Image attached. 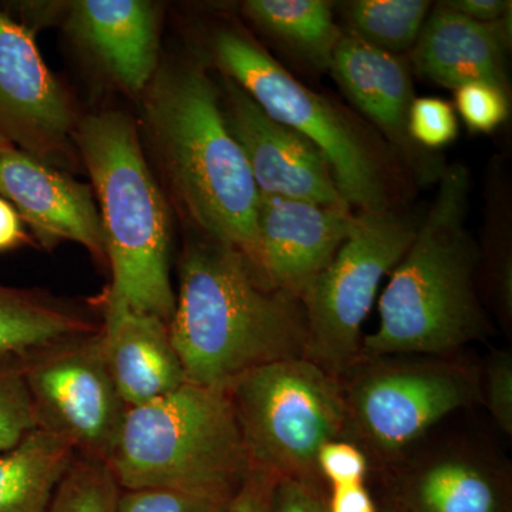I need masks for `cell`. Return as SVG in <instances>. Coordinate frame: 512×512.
Returning <instances> with one entry per match:
<instances>
[{
	"instance_id": "obj_18",
	"label": "cell",
	"mask_w": 512,
	"mask_h": 512,
	"mask_svg": "<svg viewBox=\"0 0 512 512\" xmlns=\"http://www.w3.org/2000/svg\"><path fill=\"white\" fill-rule=\"evenodd\" d=\"M510 46L511 15L480 23L439 3L421 29L412 60L421 76L447 89L484 82L508 92Z\"/></svg>"
},
{
	"instance_id": "obj_14",
	"label": "cell",
	"mask_w": 512,
	"mask_h": 512,
	"mask_svg": "<svg viewBox=\"0 0 512 512\" xmlns=\"http://www.w3.org/2000/svg\"><path fill=\"white\" fill-rule=\"evenodd\" d=\"M350 208L259 194L255 266L275 288L301 298L352 229Z\"/></svg>"
},
{
	"instance_id": "obj_26",
	"label": "cell",
	"mask_w": 512,
	"mask_h": 512,
	"mask_svg": "<svg viewBox=\"0 0 512 512\" xmlns=\"http://www.w3.org/2000/svg\"><path fill=\"white\" fill-rule=\"evenodd\" d=\"M481 406L494 426L512 439V350L494 348L480 363Z\"/></svg>"
},
{
	"instance_id": "obj_25",
	"label": "cell",
	"mask_w": 512,
	"mask_h": 512,
	"mask_svg": "<svg viewBox=\"0 0 512 512\" xmlns=\"http://www.w3.org/2000/svg\"><path fill=\"white\" fill-rule=\"evenodd\" d=\"M19 356H0V453L39 427Z\"/></svg>"
},
{
	"instance_id": "obj_37",
	"label": "cell",
	"mask_w": 512,
	"mask_h": 512,
	"mask_svg": "<svg viewBox=\"0 0 512 512\" xmlns=\"http://www.w3.org/2000/svg\"><path fill=\"white\" fill-rule=\"evenodd\" d=\"M392 512H402V511H399V510H394V508H393Z\"/></svg>"
},
{
	"instance_id": "obj_33",
	"label": "cell",
	"mask_w": 512,
	"mask_h": 512,
	"mask_svg": "<svg viewBox=\"0 0 512 512\" xmlns=\"http://www.w3.org/2000/svg\"><path fill=\"white\" fill-rule=\"evenodd\" d=\"M328 512H379L366 483L338 485L326 491Z\"/></svg>"
},
{
	"instance_id": "obj_4",
	"label": "cell",
	"mask_w": 512,
	"mask_h": 512,
	"mask_svg": "<svg viewBox=\"0 0 512 512\" xmlns=\"http://www.w3.org/2000/svg\"><path fill=\"white\" fill-rule=\"evenodd\" d=\"M73 140L99 198L111 269L107 295L170 322L175 306L170 212L133 120L120 111H101L77 124Z\"/></svg>"
},
{
	"instance_id": "obj_23",
	"label": "cell",
	"mask_w": 512,
	"mask_h": 512,
	"mask_svg": "<svg viewBox=\"0 0 512 512\" xmlns=\"http://www.w3.org/2000/svg\"><path fill=\"white\" fill-rule=\"evenodd\" d=\"M430 5L426 0H356L348 5L352 35L399 56L416 45Z\"/></svg>"
},
{
	"instance_id": "obj_2",
	"label": "cell",
	"mask_w": 512,
	"mask_h": 512,
	"mask_svg": "<svg viewBox=\"0 0 512 512\" xmlns=\"http://www.w3.org/2000/svg\"><path fill=\"white\" fill-rule=\"evenodd\" d=\"M470 174L444 168L439 191L379 301L360 357L460 355L494 335L477 288L480 247L466 227Z\"/></svg>"
},
{
	"instance_id": "obj_3",
	"label": "cell",
	"mask_w": 512,
	"mask_h": 512,
	"mask_svg": "<svg viewBox=\"0 0 512 512\" xmlns=\"http://www.w3.org/2000/svg\"><path fill=\"white\" fill-rule=\"evenodd\" d=\"M146 123L165 174L202 237L256 261L259 191L200 63L165 69L147 87Z\"/></svg>"
},
{
	"instance_id": "obj_7",
	"label": "cell",
	"mask_w": 512,
	"mask_h": 512,
	"mask_svg": "<svg viewBox=\"0 0 512 512\" xmlns=\"http://www.w3.org/2000/svg\"><path fill=\"white\" fill-rule=\"evenodd\" d=\"M225 390L252 470L323 484L316 468L319 450L346 440L348 431L338 376L298 357L249 370Z\"/></svg>"
},
{
	"instance_id": "obj_31",
	"label": "cell",
	"mask_w": 512,
	"mask_h": 512,
	"mask_svg": "<svg viewBox=\"0 0 512 512\" xmlns=\"http://www.w3.org/2000/svg\"><path fill=\"white\" fill-rule=\"evenodd\" d=\"M271 512H328L325 485L298 478H276Z\"/></svg>"
},
{
	"instance_id": "obj_5",
	"label": "cell",
	"mask_w": 512,
	"mask_h": 512,
	"mask_svg": "<svg viewBox=\"0 0 512 512\" xmlns=\"http://www.w3.org/2000/svg\"><path fill=\"white\" fill-rule=\"evenodd\" d=\"M107 466L123 491L167 490L231 503L252 474L227 390L185 382L130 407Z\"/></svg>"
},
{
	"instance_id": "obj_30",
	"label": "cell",
	"mask_w": 512,
	"mask_h": 512,
	"mask_svg": "<svg viewBox=\"0 0 512 512\" xmlns=\"http://www.w3.org/2000/svg\"><path fill=\"white\" fill-rule=\"evenodd\" d=\"M229 503L167 490H121L117 512H227Z\"/></svg>"
},
{
	"instance_id": "obj_6",
	"label": "cell",
	"mask_w": 512,
	"mask_h": 512,
	"mask_svg": "<svg viewBox=\"0 0 512 512\" xmlns=\"http://www.w3.org/2000/svg\"><path fill=\"white\" fill-rule=\"evenodd\" d=\"M348 431L384 471L454 414L481 406L480 363L454 356L359 357L339 376Z\"/></svg>"
},
{
	"instance_id": "obj_17",
	"label": "cell",
	"mask_w": 512,
	"mask_h": 512,
	"mask_svg": "<svg viewBox=\"0 0 512 512\" xmlns=\"http://www.w3.org/2000/svg\"><path fill=\"white\" fill-rule=\"evenodd\" d=\"M101 346L121 399L143 406L187 382L165 320L104 296Z\"/></svg>"
},
{
	"instance_id": "obj_9",
	"label": "cell",
	"mask_w": 512,
	"mask_h": 512,
	"mask_svg": "<svg viewBox=\"0 0 512 512\" xmlns=\"http://www.w3.org/2000/svg\"><path fill=\"white\" fill-rule=\"evenodd\" d=\"M417 227L390 208L355 214L348 238L301 295L308 359L338 377L359 359L363 323L382 279L402 259Z\"/></svg>"
},
{
	"instance_id": "obj_36",
	"label": "cell",
	"mask_w": 512,
	"mask_h": 512,
	"mask_svg": "<svg viewBox=\"0 0 512 512\" xmlns=\"http://www.w3.org/2000/svg\"><path fill=\"white\" fill-rule=\"evenodd\" d=\"M6 146H9L8 141L3 140V138L0 137V150H2V148H5ZM10 146H12V144H10Z\"/></svg>"
},
{
	"instance_id": "obj_35",
	"label": "cell",
	"mask_w": 512,
	"mask_h": 512,
	"mask_svg": "<svg viewBox=\"0 0 512 512\" xmlns=\"http://www.w3.org/2000/svg\"><path fill=\"white\" fill-rule=\"evenodd\" d=\"M28 242L22 220L13 205L0 197V252L10 251Z\"/></svg>"
},
{
	"instance_id": "obj_29",
	"label": "cell",
	"mask_w": 512,
	"mask_h": 512,
	"mask_svg": "<svg viewBox=\"0 0 512 512\" xmlns=\"http://www.w3.org/2000/svg\"><path fill=\"white\" fill-rule=\"evenodd\" d=\"M316 468L326 488L366 483L372 464L365 451L349 440H332L320 448Z\"/></svg>"
},
{
	"instance_id": "obj_22",
	"label": "cell",
	"mask_w": 512,
	"mask_h": 512,
	"mask_svg": "<svg viewBox=\"0 0 512 512\" xmlns=\"http://www.w3.org/2000/svg\"><path fill=\"white\" fill-rule=\"evenodd\" d=\"M258 28L318 69H329L343 33L325 0H248L242 6Z\"/></svg>"
},
{
	"instance_id": "obj_20",
	"label": "cell",
	"mask_w": 512,
	"mask_h": 512,
	"mask_svg": "<svg viewBox=\"0 0 512 512\" xmlns=\"http://www.w3.org/2000/svg\"><path fill=\"white\" fill-rule=\"evenodd\" d=\"M100 329L101 323L45 292L0 281V356L25 355Z\"/></svg>"
},
{
	"instance_id": "obj_21",
	"label": "cell",
	"mask_w": 512,
	"mask_h": 512,
	"mask_svg": "<svg viewBox=\"0 0 512 512\" xmlns=\"http://www.w3.org/2000/svg\"><path fill=\"white\" fill-rule=\"evenodd\" d=\"M76 456L66 440L42 427L2 451L0 512H46Z\"/></svg>"
},
{
	"instance_id": "obj_15",
	"label": "cell",
	"mask_w": 512,
	"mask_h": 512,
	"mask_svg": "<svg viewBox=\"0 0 512 512\" xmlns=\"http://www.w3.org/2000/svg\"><path fill=\"white\" fill-rule=\"evenodd\" d=\"M0 197L45 247L73 241L107 261L99 211L86 185L9 144L0 150Z\"/></svg>"
},
{
	"instance_id": "obj_8",
	"label": "cell",
	"mask_w": 512,
	"mask_h": 512,
	"mask_svg": "<svg viewBox=\"0 0 512 512\" xmlns=\"http://www.w3.org/2000/svg\"><path fill=\"white\" fill-rule=\"evenodd\" d=\"M214 50L227 77L271 119L318 148L350 208L359 212L390 208L389 180L380 158L345 113L299 83L251 37L221 30Z\"/></svg>"
},
{
	"instance_id": "obj_11",
	"label": "cell",
	"mask_w": 512,
	"mask_h": 512,
	"mask_svg": "<svg viewBox=\"0 0 512 512\" xmlns=\"http://www.w3.org/2000/svg\"><path fill=\"white\" fill-rule=\"evenodd\" d=\"M394 510L510 512L511 464L477 437L430 433L383 471Z\"/></svg>"
},
{
	"instance_id": "obj_13",
	"label": "cell",
	"mask_w": 512,
	"mask_h": 512,
	"mask_svg": "<svg viewBox=\"0 0 512 512\" xmlns=\"http://www.w3.org/2000/svg\"><path fill=\"white\" fill-rule=\"evenodd\" d=\"M224 86L222 114L247 158L259 194L350 208L318 148L271 119L234 80L227 77Z\"/></svg>"
},
{
	"instance_id": "obj_10",
	"label": "cell",
	"mask_w": 512,
	"mask_h": 512,
	"mask_svg": "<svg viewBox=\"0 0 512 512\" xmlns=\"http://www.w3.org/2000/svg\"><path fill=\"white\" fill-rule=\"evenodd\" d=\"M19 357L39 427L80 456L107 461L128 407L107 367L100 332Z\"/></svg>"
},
{
	"instance_id": "obj_28",
	"label": "cell",
	"mask_w": 512,
	"mask_h": 512,
	"mask_svg": "<svg viewBox=\"0 0 512 512\" xmlns=\"http://www.w3.org/2000/svg\"><path fill=\"white\" fill-rule=\"evenodd\" d=\"M456 109L474 133H493L510 114L508 92L494 84L474 82L454 90Z\"/></svg>"
},
{
	"instance_id": "obj_16",
	"label": "cell",
	"mask_w": 512,
	"mask_h": 512,
	"mask_svg": "<svg viewBox=\"0 0 512 512\" xmlns=\"http://www.w3.org/2000/svg\"><path fill=\"white\" fill-rule=\"evenodd\" d=\"M329 69L350 101L383 131L420 180L439 181L446 167L430 151L417 147L407 130L414 93L409 66L402 57L343 35Z\"/></svg>"
},
{
	"instance_id": "obj_27",
	"label": "cell",
	"mask_w": 512,
	"mask_h": 512,
	"mask_svg": "<svg viewBox=\"0 0 512 512\" xmlns=\"http://www.w3.org/2000/svg\"><path fill=\"white\" fill-rule=\"evenodd\" d=\"M407 130L413 143L423 150L434 151L448 146L458 134L453 104L439 97H414Z\"/></svg>"
},
{
	"instance_id": "obj_24",
	"label": "cell",
	"mask_w": 512,
	"mask_h": 512,
	"mask_svg": "<svg viewBox=\"0 0 512 512\" xmlns=\"http://www.w3.org/2000/svg\"><path fill=\"white\" fill-rule=\"evenodd\" d=\"M120 493L106 461L77 454L46 512H117Z\"/></svg>"
},
{
	"instance_id": "obj_32",
	"label": "cell",
	"mask_w": 512,
	"mask_h": 512,
	"mask_svg": "<svg viewBox=\"0 0 512 512\" xmlns=\"http://www.w3.org/2000/svg\"><path fill=\"white\" fill-rule=\"evenodd\" d=\"M276 478L254 470L241 491L229 503L227 512H271Z\"/></svg>"
},
{
	"instance_id": "obj_34",
	"label": "cell",
	"mask_w": 512,
	"mask_h": 512,
	"mask_svg": "<svg viewBox=\"0 0 512 512\" xmlns=\"http://www.w3.org/2000/svg\"><path fill=\"white\" fill-rule=\"evenodd\" d=\"M447 8L480 23H494L511 15L510 0H448Z\"/></svg>"
},
{
	"instance_id": "obj_19",
	"label": "cell",
	"mask_w": 512,
	"mask_h": 512,
	"mask_svg": "<svg viewBox=\"0 0 512 512\" xmlns=\"http://www.w3.org/2000/svg\"><path fill=\"white\" fill-rule=\"evenodd\" d=\"M67 28L133 94L156 76L158 9L143 0H77L69 3Z\"/></svg>"
},
{
	"instance_id": "obj_1",
	"label": "cell",
	"mask_w": 512,
	"mask_h": 512,
	"mask_svg": "<svg viewBox=\"0 0 512 512\" xmlns=\"http://www.w3.org/2000/svg\"><path fill=\"white\" fill-rule=\"evenodd\" d=\"M168 328L187 382L217 389L308 349L301 298L269 284L239 249L207 237L181 255Z\"/></svg>"
},
{
	"instance_id": "obj_12",
	"label": "cell",
	"mask_w": 512,
	"mask_h": 512,
	"mask_svg": "<svg viewBox=\"0 0 512 512\" xmlns=\"http://www.w3.org/2000/svg\"><path fill=\"white\" fill-rule=\"evenodd\" d=\"M74 130L72 103L32 30L0 10V137L52 167L72 160Z\"/></svg>"
}]
</instances>
